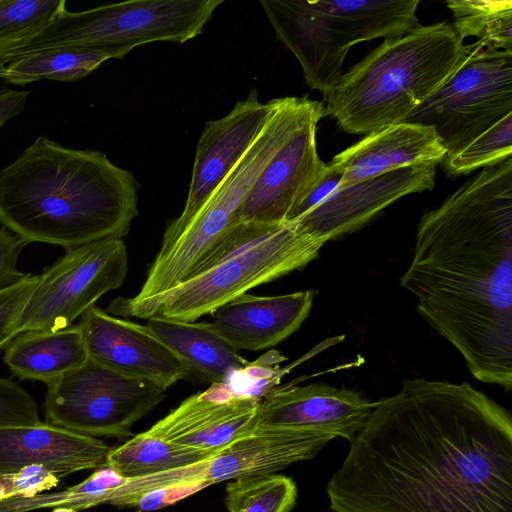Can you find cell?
I'll return each mask as SVG.
<instances>
[{
  "label": "cell",
  "instance_id": "cell-3",
  "mask_svg": "<svg viewBox=\"0 0 512 512\" xmlns=\"http://www.w3.org/2000/svg\"><path fill=\"white\" fill-rule=\"evenodd\" d=\"M137 190L106 154L38 136L0 171V223L28 244L66 250L122 239L138 215Z\"/></svg>",
  "mask_w": 512,
  "mask_h": 512
},
{
  "label": "cell",
  "instance_id": "cell-32",
  "mask_svg": "<svg viewBox=\"0 0 512 512\" xmlns=\"http://www.w3.org/2000/svg\"><path fill=\"white\" fill-rule=\"evenodd\" d=\"M40 422L34 398L15 382L0 377V427Z\"/></svg>",
  "mask_w": 512,
  "mask_h": 512
},
{
  "label": "cell",
  "instance_id": "cell-10",
  "mask_svg": "<svg viewBox=\"0 0 512 512\" xmlns=\"http://www.w3.org/2000/svg\"><path fill=\"white\" fill-rule=\"evenodd\" d=\"M313 100L281 97L253 145L211 194L200 210L172 233L170 249L180 261L195 265L213 248L237 216L267 163L298 125Z\"/></svg>",
  "mask_w": 512,
  "mask_h": 512
},
{
  "label": "cell",
  "instance_id": "cell-37",
  "mask_svg": "<svg viewBox=\"0 0 512 512\" xmlns=\"http://www.w3.org/2000/svg\"><path fill=\"white\" fill-rule=\"evenodd\" d=\"M29 94V91L0 86V127L9 119L23 112Z\"/></svg>",
  "mask_w": 512,
  "mask_h": 512
},
{
  "label": "cell",
  "instance_id": "cell-18",
  "mask_svg": "<svg viewBox=\"0 0 512 512\" xmlns=\"http://www.w3.org/2000/svg\"><path fill=\"white\" fill-rule=\"evenodd\" d=\"M277 38L298 60L306 84L326 94L342 75L351 46L312 0H260Z\"/></svg>",
  "mask_w": 512,
  "mask_h": 512
},
{
  "label": "cell",
  "instance_id": "cell-14",
  "mask_svg": "<svg viewBox=\"0 0 512 512\" xmlns=\"http://www.w3.org/2000/svg\"><path fill=\"white\" fill-rule=\"evenodd\" d=\"M78 327L88 358L119 374L164 390L189 376L184 363L147 325L92 305L81 315Z\"/></svg>",
  "mask_w": 512,
  "mask_h": 512
},
{
  "label": "cell",
  "instance_id": "cell-6",
  "mask_svg": "<svg viewBox=\"0 0 512 512\" xmlns=\"http://www.w3.org/2000/svg\"><path fill=\"white\" fill-rule=\"evenodd\" d=\"M324 243L284 223L265 240L195 274L150 299L111 301V315L148 319L164 317L193 322L248 290L304 268L317 258Z\"/></svg>",
  "mask_w": 512,
  "mask_h": 512
},
{
  "label": "cell",
  "instance_id": "cell-8",
  "mask_svg": "<svg viewBox=\"0 0 512 512\" xmlns=\"http://www.w3.org/2000/svg\"><path fill=\"white\" fill-rule=\"evenodd\" d=\"M164 389L88 360L47 384L45 422L91 436L126 437L165 399Z\"/></svg>",
  "mask_w": 512,
  "mask_h": 512
},
{
  "label": "cell",
  "instance_id": "cell-28",
  "mask_svg": "<svg viewBox=\"0 0 512 512\" xmlns=\"http://www.w3.org/2000/svg\"><path fill=\"white\" fill-rule=\"evenodd\" d=\"M296 499L295 482L280 474L238 478L226 487L228 512H289Z\"/></svg>",
  "mask_w": 512,
  "mask_h": 512
},
{
  "label": "cell",
  "instance_id": "cell-13",
  "mask_svg": "<svg viewBox=\"0 0 512 512\" xmlns=\"http://www.w3.org/2000/svg\"><path fill=\"white\" fill-rule=\"evenodd\" d=\"M279 98L263 103L256 89L224 117L209 121L197 143L184 209L164 234L184 226L205 204L227 174L247 153L274 114Z\"/></svg>",
  "mask_w": 512,
  "mask_h": 512
},
{
  "label": "cell",
  "instance_id": "cell-29",
  "mask_svg": "<svg viewBox=\"0 0 512 512\" xmlns=\"http://www.w3.org/2000/svg\"><path fill=\"white\" fill-rule=\"evenodd\" d=\"M511 153L512 113L500 119L463 147L446 154L439 164L448 176L457 177L479 168L498 165L511 158Z\"/></svg>",
  "mask_w": 512,
  "mask_h": 512
},
{
  "label": "cell",
  "instance_id": "cell-30",
  "mask_svg": "<svg viewBox=\"0 0 512 512\" xmlns=\"http://www.w3.org/2000/svg\"><path fill=\"white\" fill-rule=\"evenodd\" d=\"M66 9V0H0V53L36 35Z\"/></svg>",
  "mask_w": 512,
  "mask_h": 512
},
{
  "label": "cell",
  "instance_id": "cell-12",
  "mask_svg": "<svg viewBox=\"0 0 512 512\" xmlns=\"http://www.w3.org/2000/svg\"><path fill=\"white\" fill-rule=\"evenodd\" d=\"M324 105L310 107L258 176L237 222L283 224L328 170L316 148V130Z\"/></svg>",
  "mask_w": 512,
  "mask_h": 512
},
{
  "label": "cell",
  "instance_id": "cell-20",
  "mask_svg": "<svg viewBox=\"0 0 512 512\" xmlns=\"http://www.w3.org/2000/svg\"><path fill=\"white\" fill-rule=\"evenodd\" d=\"M109 447L98 438L40 422L0 427V476L32 465L59 479L105 465Z\"/></svg>",
  "mask_w": 512,
  "mask_h": 512
},
{
  "label": "cell",
  "instance_id": "cell-25",
  "mask_svg": "<svg viewBox=\"0 0 512 512\" xmlns=\"http://www.w3.org/2000/svg\"><path fill=\"white\" fill-rule=\"evenodd\" d=\"M113 58L102 49L92 47H57L38 51L0 66V77L14 85L39 80L76 81L103 62Z\"/></svg>",
  "mask_w": 512,
  "mask_h": 512
},
{
  "label": "cell",
  "instance_id": "cell-34",
  "mask_svg": "<svg viewBox=\"0 0 512 512\" xmlns=\"http://www.w3.org/2000/svg\"><path fill=\"white\" fill-rule=\"evenodd\" d=\"M207 488L202 483L176 484L148 490L137 496L124 500L120 506L136 507L140 511H155L173 505L202 489Z\"/></svg>",
  "mask_w": 512,
  "mask_h": 512
},
{
  "label": "cell",
  "instance_id": "cell-27",
  "mask_svg": "<svg viewBox=\"0 0 512 512\" xmlns=\"http://www.w3.org/2000/svg\"><path fill=\"white\" fill-rule=\"evenodd\" d=\"M446 6L462 42L475 37L487 50H512L511 0H448Z\"/></svg>",
  "mask_w": 512,
  "mask_h": 512
},
{
  "label": "cell",
  "instance_id": "cell-9",
  "mask_svg": "<svg viewBox=\"0 0 512 512\" xmlns=\"http://www.w3.org/2000/svg\"><path fill=\"white\" fill-rule=\"evenodd\" d=\"M128 271L122 239L108 238L66 250L38 281L16 323L17 336L72 325L104 294L119 288Z\"/></svg>",
  "mask_w": 512,
  "mask_h": 512
},
{
  "label": "cell",
  "instance_id": "cell-1",
  "mask_svg": "<svg viewBox=\"0 0 512 512\" xmlns=\"http://www.w3.org/2000/svg\"><path fill=\"white\" fill-rule=\"evenodd\" d=\"M334 512H512V419L467 382L405 380L327 484Z\"/></svg>",
  "mask_w": 512,
  "mask_h": 512
},
{
  "label": "cell",
  "instance_id": "cell-36",
  "mask_svg": "<svg viewBox=\"0 0 512 512\" xmlns=\"http://www.w3.org/2000/svg\"><path fill=\"white\" fill-rule=\"evenodd\" d=\"M342 174L328 166V170L295 208L287 222H292L322 202L340 184Z\"/></svg>",
  "mask_w": 512,
  "mask_h": 512
},
{
  "label": "cell",
  "instance_id": "cell-16",
  "mask_svg": "<svg viewBox=\"0 0 512 512\" xmlns=\"http://www.w3.org/2000/svg\"><path fill=\"white\" fill-rule=\"evenodd\" d=\"M435 167H403L337 187L322 202L292 222L298 231L325 244L360 228L400 198L432 190Z\"/></svg>",
  "mask_w": 512,
  "mask_h": 512
},
{
  "label": "cell",
  "instance_id": "cell-22",
  "mask_svg": "<svg viewBox=\"0 0 512 512\" xmlns=\"http://www.w3.org/2000/svg\"><path fill=\"white\" fill-rule=\"evenodd\" d=\"M147 326L204 383L227 384L248 361L207 322L150 317Z\"/></svg>",
  "mask_w": 512,
  "mask_h": 512
},
{
  "label": "cell",
  "instance_id": "cell-2",
  "mask_svg": "<svg viewBox=\"0 0 512 512\" xmlns=\"http://www.w3.org/2000/svg\"><path fill=\"white\" fill-rule=\"evenodd\" d=\"M400 286L479 381L512 388V158L419 221Z\"/></svg>",
  "mask_w": 512,
  "mask_h": 512
},
{
  "label": "cell",
  "instance_id": "cell-33",
  "mask_svg": "<svg viewBox=\"0 0 512 512\" xmlns=\"http://www.w3.org/2000/svg\"><path fill=\"white\" fill-rule=\"evenodd\" d=\"M38 281V275L29 274L24 280L0 291V350L16 337L15 323Z\"/></svg>",
  "mask_w": 512,
  "mask_h": 512
},
{
  "label": "cell",
  "instance_id": "cell-24",
  "mask_svg": "<svg viewBox=\"0 0 512 512\" xmlns=\"http://www.w3.org/2000/svg\"><path fill=\"white\" fill-rule=\"evenodd\" d=\"M334 26L352 47L377 38L393 39L417 27L419 0H318Z\"/></svg>",
  "mask_w": 512,
  "mask_h": 512
},
{
  "label": "cell",
  "instance_id": "cell-23",
  "mask_svg": "<svg viewBox=\"0 0 512 512\" xmlns=\"http://www.w3.org/2000/svg\"><path fill=\"white\" fill-rule=\"evenodd\" d=\"M87 360L78 325L56 331L19 334L4 353V362L14 376L46 385L82 366Z\"/></svg>",
  "mask_w": 512,
  "mask_h": 512
},
{
  "label": "cell",
  "instance_id": "cell-4",
  "mask_svg": "<svg viewBox=\"0 0 512 512\" xmlns=\"http://www.w3.org/2000/svg\"><path fill=\"white\" fill-rule=\"evenodd\" d=\"M465 45L445 22L385 39L323 95L324 115L350 134L404 122L455 72Z\"/></svg>",
  "mask_w": 512,
  "mask_h": 512
},
{
  "label": "cell",
  "instance_id": "cell-17",
  "mask_svg": "<svg viewBox=\"0 0 512 512\" xmlns=\"http://www.w3.org/2000/svg\"><path fill=\"white\" fill-rule=\"evenodd\" d=\"M259 400L226 384L212 385L186 398L147 432L185 448L216 451L255 430Z\"/></svg>",
  "mask_w": 512,
  "mask_h": 512
},
{
  "label": "cell",
  "instance_id": "cell-31",
  "mask_svg": "<svg viewBox=\"0 0 512 512\" xmlns=\"http://www.w3.org/2000/svg\"><path fill=\"white\" fill-rule=\"evenodd\" d=\"M59 478L46 466L32 465L0 476V502L29 498L55 488Z\"/></svg>",
  "mask_w": 512,
  "mask_h": 512
},
{
  "label": "cell",
  "instance_id": "cell-19",
  "mask_svg": "<svg viewBox=\"0 0 512 512\" xmlns=\"http://www.w3.org/2000/svg\"><path fill=\"white\" fill-rule=\"evenodd\" d=\"M445 154L432 126L404 121L366 134L328 166L342 174L343 187L403 167L437 165Z\"/></svg>",
  "mask_w": 512,
  "mask_h": 512
},
{
  "label": "cell",
  "instance_id": "cell-21",
  "mask_svg": "<svg viewBox=\"0 0 512 512\" xmlns=\"http://www.w3.org/2000/svg\"><path fill=\"white\" fill-rule=\"evenodd\" d=\"M316 293L313 289L277 296L244 293L212 312L211 324L237 350L270 348L301 326Z\"/></svg>",
  "mask_w": 512,
  "mask_h": 512
},
{
  "label": "cell",
  "instance_id": "cell-7",
  "mask_svg": "<svg viewBox=\"0 0 512 512\" xmlns=\"http://www.w3.org/2000/svg\"><path fill=\"white\" fill-rule=\"evenodd\" d=\"M511 113L512 50H487L475 41L465 45L450 78L406 121L432 126L450 154Z\"/></svg>",
  "mask_w": 512,
  "mask_h": 512
},
{
  "label": "cell",
  "instance_id": "cell-11",
  "mask_svg": "<svg viewBox=\"0 0 512 512\" xmlns=\"http://www.w3.org/2000/svg\"><path fill=\"white\" fill-rule=\"evenodd\" d=\"M332 439L331 435L310 431L255 429L200 462L128 479L112 493L110 504L120 506L128 498L170 485L202 483L208 487L226 480L271 474L313 458Z\"/></svg>",
  "mask_w": 512,
  "mask_h": 512
},
{
  "label": "cell",
  "instance_id": "cell-35",
  "mask_svg": "<svg viewBox=\"0 0 512 512\" xmlns=\"http://www.w3.org/2000/svg\"><path fill=\"white\" fill-rule=\"evenodd\" d=\"M27 244L0 223V291L21 282L30 274L17 267L19 255Z\"/></svg>",
  "mask_w": 512,
  "mask_h": 512
},
{
  "label": "cell",
  "instance_id": "cell-5",
  "mask_svg": "<svg viewBox=\"0 0 512 512\" xmlns=\"http://www.w3.org/2000/svg\"><path fill=\"white\" fill-rule=\"evenodd\" d=\"M223 0H132L65 10L36 35L0 53V66L57 47H92L123 58L139 45L198 36Z\"/></svg>",
  "mask_w": 512,
  "mask_h": 512
},
{
  "label": "cell",
  "instance_id": "cell-15",
  "mask_svg": "<svg viewBox=\"0 0 512 512\" xmlns=\"http://www.w3.org/2000/svg\"><path fill=\"white\" fill-rule=\"evenodd\" d=\"M374 405L355 390L323 383L275 388L259 400L255 429L310 431L351 441Z\"/></svg>",
  "mask_w": 512,
  "mask_h": 512
},
{
  "label": "cell",
  "instance_id": "cell-26",
  "mask_svg": "<svg viewBox=\"0 0 512 512\" xmlns=\"http://www.w3.org/2000/svg\"><path fill=\"white\" fill-rule=\"evenodd\" d=\"M214 452L178 446L145 431L110 448L105 465L127 479H134L192 465Z\"/></svg>",
  "mask_w": 512,
  "mask_h": 512
}]
</instances>
